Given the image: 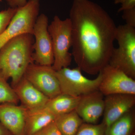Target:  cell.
<instances>
[{
	"label": "cell",
	"mask_w": 135,
	"mask_h": 135,
	"mask_svg": "<svg viewBox=\"0 0 135 135\" xmlns=\"http://www.w3.org/2000/svg\"><path fill=\"white\" fill-rule=\"evenodd\" d=\"M72 56L81 71L95 75L105 66L114 48L117 26L101 6L90 0H73L70 17Z\"/></svg>",
	"instance_id": "obj_1"
},
{
	"label": "cell",
	"mask_w": 135,
	"mask_h": 135,
	"mask_svg": "<svg viewBox=\"0 0 135 135\" xmlns=\"http://www.w3.org/2000/svg\"><path fill=\"white\" fill-rule=\"evenodd\" d=\"M33 36L21 35L5 44L0 49V77L11 79L12 88L24 77L32 60Z\"/></svg>",
	"instance_id": "obj_2"
},
{
	"label": "cell",
	"mask_w": 135,
	"mask_h": 135,
	"mask_svg": "<svg viewBox=\"0 0 135 135\" xmlns=\"http://www.w3.org/2000/svg\"><path fill=\"white\" fill-rule=\"evenodd\" d=\"M114 48L108 64L135 79V27L125 24L117 26Z\"/></svg>",
	"instance_id": "obj_3"
},
{
	"label": "cell",
	"mask_w": 135,
	"mask_h": 135,
	"mask_svg": "<svg viewBox=\"0 0 135 135\" xmlns=\"http://www.w3.org/2000/svg\"><path fill=\"white\" fill-rule=\"evenodd\" d=\"M53 46L54 63L52 67L56 71L71 65L72 55L69 50L72 45V27L69 18L62 20L57 16L48 27Z\"/></svg>",
	"instance_id": "obj_4"
},
{
	"label": "cell",
	"mask_w": 135,
	"mask_h": 135,
	"mask_svg": "<svg viewBox=\"0 0 135 135\" xmlns=\"http://www.w3.org/2000/svg\"><path fill=\"white\" fill-rule=\"evenodd\" d=\"M61 93L75 97H81L99 90L102 80L101 71L96 79L91 80L83 75L78 67L73 69L64 68L56 71Z\"/></svg>",
	"instance_id": "obj_5"
},
{
	"label": "cell",
	"mask_w": 135,
	"mask_h": 135,
	"mask_svg": "<svg viewBox=\"0 0 135 135\" xmlns=\"http://www.w3.org/2000/svg\"><path fill=\"white\" fill-rule=\"evenodd\" d=\"M40 9V0H29L24 6L18 8L7 28L0 35V49L16 36L24 34L33 35Z\"/></svg>",
	"instance_id": "obj_6"
},
{
	"label": "cell",
	"mask_w": 135,
	"mask_h": 135,
	"mask_svg": "<svg viewBox=\"0 0 135 135\" xmlns=\"http://www.w3.org/2000/svg\"><path fill=\"white\" fill-rule=\"evenodd\" d=\"M48 18L42 14L38 16L34 26L33 35L35 41L33 45L32 60L41 65L52 66L54 63V55L52 41L49 33Z\"/></svg>",
	"instance_id": "obj_7"
},
{
	"label": "cell",
	"mask_w": 135,
	"mask_h": 135,
	"mask_svg": "<svg viewBox=\"0 0 135 135\" xmlns=\"http://www.w3.org/2000/svg\"><path fill=\"white\" fill-rule=\"evenodd\" d=\"M24 77L50 99L61 94L56 71L52 66L31 63Z\"/></svg>",
	"instance_id": "obj_8"
},
{
	"label": "cell",
	"mask_w": 135,
	"mask_h": 135,
	"mask_svg": "<svg viewBox=\"0 0 135 135\" xmlns=\"http://www.w3.org/2000/svg\"><path fill=\"white\" fill-rule=\"evenodd\" d=\"M99 90L104 96L114 94L135 95V80L109 64L101 70Z\"/></svg>",
	"instance_id": "obj_9"
},
{
	"label": "cell",
	"mask_w": 135,
	"mask_h": 135,
	"mask_svg": "<svg viewBox=\"0 0 135 135\" xmlns=\"http://www.w3.org/2000/svg\"><path fill=\"white\" fill-rule=\"evenodd\" d=\"M103 123L106 129L129 111L134 109L135 95L114 94L105 96Z\"/></svg>",
	"instance_id": "obj_10"
},
{
	"label": "cell",
	"mask_w": 135,
	"mask_h": 135,
	"mask_svg": "<svg viewBox=\"0 0 135 135\" xmlns=\"http://www.w3.org/2000/svg\"><path fill=\"white\" fill-rule=\"evenodd\" d=\"M104 96L97 90L81 97L75 111L84 123L95 124L103 114Z\"/></svg>",
	"instance_id": "obj_11"
},
{
	"label": "cell",
	"mask_w": 135,
	"mask_h": 135,
	"mask_svg": "<svg viewBox=\"0 0 135 135\" xmlns=\"http://www.w3.org/2000/svg\"><path fill=\"white\" fill-rule=\"evenodd\" d=\"M27 110L22 105L0 104V123L13 135H25Z\"/></svg>",
	"instance_id": "obj_12"
},
{
	"label": "cell",
	"mask_w": 135,
	"mask_h": 135,
	"mask_svg": "<svg viewBox=\"0 0 135 135\" xmlns=\"http://www.w3.org/2000/svg\"><path fill=\"white\" fill-rule=\"evenodd\" d=\"M13 89L22 105L28 110L43 109L50 99L24 77Z\"/></svg>",
	"instance_id": "obj_13"
},
{
	"label": "cell",
	"mask_w": 135,
	"mask_h": 135,
	"mask_svg": "<svg viewBox=\"0 0 135 135\" xmlns=\"http://www.w3.org/2000/svg\"><path fill=\"white\" fill-rule=\"evenodd\" d=\"M56 116L45 108L36 110L27 109L25 135H34L51 123Z\"/></svg>",
	"instance_id": "obj_14"
},
{
	"label": "cell",
	"mask_w": 135,
	"mask_h": 135,
	"mask_svg": "<svg viewBox=\"0 0 135 135\" xmlns=\"http://www.w3.org/2000/svg\"><path fill=\"white\" fill-rule=\"evenodd\" d=\"M81 97L60 94L49 99L44 108L56 116L75 110Z\"/></svg>",
	"instance_id": "obj_15"
},
{
	"label": "cell",
	"mask_w": 135,
	"mask_h": 135,
	"mask_svg": "<svg viewBox=\"0 0 135 135\" xmlns=\"http://www.w3.org/2000/svg\"><path fill=\"white\" fill-rule=\"evenodd\" d=\"M54 122L62 135H76L84 123L75 110L56 116Z\"/></svg>",
	"instance_id": "obj_16"
},
{
	"label": "cell",
	"mask_w": 135,
	"mask_h": 135,
	"mask_svg": "<svg viewBox=\"0 0 135 135\" xmlns=\"http://www.w3.org/2000/svg\"><path fill=\"white\" fill-rule=\"evenodd\" d=\"M135 123V110L133 109L107 128L105 135H133Z\"/></svg>",
	"instance_id": "obj_17"
},
{
	"label": "cell",
	"mask_w": 135,
	"mask_h": 135,
	"mask_svg": "<svg viewBox=\"0 0 135 135\" xmlns=\"http://www.w3.org/2000/svg\"><path fill=\"white\" fill-rule=\"evenodd\" d=\"M19 101L13 88L10 86L7 81L0 77V104H17Z\"/></svg>",
	"instance_id": "obj_18"
},
{
	"label": "cell",
	"mask_w": 135,
	"mask_h": 135,
	"mask_svg": "<svg viewBox=\"0 0 135 135\" xmlns=\"http://www.w3.org/2000/svg\"><path fill=\"white\" fill-rule=\"evenodd\" d=\"M105 129L103 122L98 125L84 122L76 135H105Z\"/></svg>",
	"instance_id": "obj_19"
},
{
	"label": "cell",
	"mask_w": 135,
	"mask_h": 135,
	"mask_svg": "<svg viewBox=\"0 0 135 135\" xmlns=\"http://www.w3.org/2000/svg\"><path fill=\"white\" fill-rule=\"evenodd\" d=\"M17 9L9 7L0 12V35L7 28Z\"/></svg>",
	"instance_id": "obj_20"
},
{
	"label": "cell",
	"mask_w": 135,
	"mask_h": 135,
	"mask_svg": "<svg viewBox=\"0 0 135 135\" xmlns=\"http://www.w3.org/2000/svg\"><path fill=\"white\" fill-rule=\"evenodd\" d=\"M122 12V18L126 21V24L135 27V8L126 10Z\"/></svg>",
	"instance_id": "obj_21"
},
{
	"label": "cell",
	"mask_w": 135,
	"mask_h": 135,
	"mask_svg": "<svg viewBox=\"0 0 135 135\" xmlns=\"http://www.w3.org/2000/svg\"><path fill=\"white\" fill-rule=\"evenodd\" d=\"M114 3L121 4V7L118 10V12L135 8V0H114Z\"/></svg>",
	"instance_id": "obj_22"
},
{
	"label": "cell",
	"mask_w": 135,
	"mask_h": 135,
	"mask_svg": "<svg viewBox=\"0 0 135 135\" xmlns=\"http://www.w3.org/2000/svg\"><path fill=\"white\" fill-rule=\"evenodd\" d=\"M44 135H62L54 121L41 131Z\"/></svg>",
	"instance_id": "obj_23"
},
{
	"label": "cell",
	"mask_w": 135,
	"mask_h": 135,
	"mask_svg": "<svg viewBox=\"0 0 135 135\" xmlns=\"http://www.w3.org/2000/svg\"><path fill=\"white\" fill-rule=\"evenodd\" d=\"M10 7L18 8L23 7L26 4L27 0H5Z\"/></svg>",
	"instance_id": "obj_24"
},
{
	"label": "cell",
	"mask_w": 135,
	"mask_h": 135,
	"mask_svg": "<svg viewBox=\"0 0 135 135\" xmlns=\"http://www.w3.org/2000/svg\"><path fill=\"white\" fill-rule=\"evenodd\" d=\"M0 135H13L0 123Z\"/></svg>",
	"instance_id": "obj_25"
},
{
	"label": "cell",
	"mask_w": 135,
	"mask_h": 135,
	"mask_svg": "<svg viewBox=\"0 0 135 135\" xmlns=\"http://www.w3.org/2000/svg\"><path fill=\"white\" fill-rule=\"evenodd\" d=\"M34 135H44L42 133L41 131H40L39 133H37V134H35Z\"/></svg>",
	"instance_id": "obj_26"
},
{
	"label": "cell",
	"mask_w": 135,
	"mask_h": 135,
	"mask_svg": "<svg viewBox=\"0 0 135 135\" xmlns=\"http://www.w3.org/2000/svg\"><path fill=\"white\" fill-rule=\"evenodd\" d=\"M1 1H2L1 0H0V2H1Z\"/></svg>",
	"instance_id": "obj_27"
}]
</instances>
